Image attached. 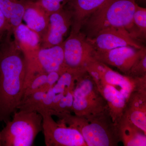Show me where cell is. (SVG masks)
Returning <instances> with one entry per match:
<instances>
[{"label":"cell","instance_id":"obj_1","mask_svg":"<svg viewBox=\"0 0 146 146\" xmlns=\"http://www.w3.org/2000/svg\"><path fill=\"white\" fill-rule=\"evenodd\" d=\"M27 72L25 56L12 32L0 41V121L6 123L23 98Z\"/></svg>","mask_w":146,"mask_h":146},{"label":"cell","instance_id":"obj_2","mask_svg":"<svg viewBox=\"0 0 146 146\" xmlns=\"http://www.w3.org/2000/svg\"><path fill=\"white\" fill-rule=\"evenodd\" d=\"M56 116L78 130L87 146H117L121 142L117 125L112 121L108 110L88 116L63 113Z\"/></svg>","mask_w":146,"mask_h":146},{"label":"cell","instance_id":"obj_3","mask_svg":"<svg viewBox=\"0 0 146 146\" xmlns=\"http://www.w3.org/2000/svg\"><path fill=\"white\" fill-rule=\"evenodd\" d=\"M137 4L136 0H108L86 19L82 28L83 33L91 38L104 29L123 28L133 38V16Z\"/></svg>","mask_w":146,"mask_h":146},{"label":"cell","instance_id":"obj_4","mask_svg":"<svg viewBox=\"0 0 146 146\" xmlns=\"http://www.w3.org/2000/svg\"><path fill=\"white\" fill-rule=\"evenodd\" d=\"M0 131L1 146H31L42 131V117L36 111H16Z\"/></svg>","mask_w":146,"mask_h":146},{"label":"cell","instance_id":"obj_5","mask_svg":"<svg viewBox=\"0 0 146 146\" xmlns=\"http://www.w3.org/2000/svg\"><path fill=\"white\" fill-rule=\"evenodd\" d=\"M73 98L72 112L77 116L96 115L108 110L105 100L87 71L77 80Z\"/></svg>","mask_w":146,"mask_h":146},{"label":"cell","instance_id":"obj_6","mask_svg":"<svg viewBox=\"0 0 146 146\" xmlns=\"http://www.w3.org/2000/svg\"><path fill=\"white\" fill-rule=\"evenodd\" d=\"M85 68L93 79L99 80L115 86L128 99L133 92L146 89V77L133 78L121 74L96 59L88 63Z\"/></svg>","mask_w":146,"mask_h":146},{"label":"cell","instance_id":"obj_7","mask_svg":"<svg viewBox=\"0 0 146 146\" xmlns=\"http://www.w3.org/2000/svg\"><path fill=\"white\" fill-rule=\"evenodd\" d=\"M42 117V131L47 146H87L81 133L60 120L56 122L49 111L37 112Z\"/></svg>","mask_w":146,"mask_h":146},{"label":"cell","instance_id":"obj_8","mask_svg":"<svg viewBox=\"0 0 146 146\" xmlns=\"http://www.w3.org/2000/svg\"><path fill=\"white\" fill-rule=\"evenodd\" d=\"M63 50L66 70L86 69V65L96 59L95 49L81 31L77 33H70L63 42Z\"/></svg>","mask_w":146,"mask_h":146},{"label":"cell","instance_id":"obj_9","mask_svg":"<svg viewBox=\"0 0 146 146\" xmlns=\"http://www.w3.org/2000/svg\"><path fill=\"white\" fill-rule=\"evenodd\" d=\"M66 69L64 65L63 42L60 44L47 48H41L34 67L27 76L26 85L38 74L59 72L62 74Z\"/></svg>","mask_w":146,"mask_h":146},{"label":"cell","instance_id":"obj_10","mask_svg":"<svg viewBox=\"0 0 146 146\" xmlns=\"http://www.w3.org/2000/svg\"><path fill=\"white\" fill-rule=\"evenodd\" d=\"M87 40L95 50H108L129 46L137 49L143 46L131 37L128 32L123 28L110 27L99 32L93 38Z\"/></svg>","mask_w":146,"mask_h":146},{"label":"cell","instance_id":"obj_11","mask_svg":"<svg viewBox=\"0 0 146 146\" xmlns=\"http://www.w3.org/2000/svg\"><path fill=\"white\" fill-rule=\"evenodd\" d=\"M145 49V47L143 46L137 49L126 46L108 50H95L94 58L106 65L117 68L125 75Z\"/></svg>","mask_w":146,"mask_h":146},{"label":"cell","instance_id":"obj_12","mask_svg":"<svg viewBox=\"0 0 146 146\" xmlns=\"http://www.w3.org/2000/svg\"><path fill=\"white\" fill-rule=\"evenodd\" d=\"M72 25V11L67 6L51 14L46 31L41 39V48H49L63 43L70 31Z\"/></svg>","mask_w":146,"mask_h":146},{"label":"cell","instance_id":"obj_13","mask_svg":"<svg viewBox=\"0 0 146 146\" xmlns=\"http://www.w3.org/2000/svg\"><path fill=\"white\" fill-rule=\"evenodd\" d=\"M12 33L16 44L25 56L27 72H29L34 66L41 49V37L23 23L15 28Z\"/></svg>","mask_w":146,"mask_h":146},{"label":"cell","instance_id":"obj_14","mask_svg":"<svg viewBox=\"0 0 146 146\" xmlns=\"http://www.w3.org/2000/svg\"><path fill=\"white\" fill-rule=\"evenodd\" d=\"M94 80L98 90L107 103L112 121L117 125L123 115L128 99L115 86L99 80Z\"/></svg>","mask_w":146,"mask_h":146},{"label":"cell","instance_id":"obj_15","mask_svg":"<svg viewBox=\"0 0 146 146\" xmlns=\"http://www.w3.org/2000/svg\"><path fill=\"white\" fill-rule=\"evenodd\" d=\"M108 0H71L67 6L72 13L71 33L81 31L84 23L92 13Z\"/></svg>","mask_w":146,"mask_h":146},{"label":"cell","instance_id":"obj_16","mask_svg":"<svg viewBox=\"0 0 146 146\" xmlns=\"http://www.w3.org/2000/svg\"><path fill=\"white\" fill-rule=\"evenodd\" d=\"M123 116L146 134V90L135 91L127 102Z\"/></svg>","mask_w":146,"mask_h":146},{"label":"cell","instance_id":"obj_17","mask_svg":"<svg viewBox=\"0 0 146 146\" xmlns=\"http://www.w3.org/2000/svg\"><path fill=\"white\" fill-rule=\"evenodd\" d=\"M49 18V15L35 1L27 2L23 21L29 28L39 35L41 39L48 28Z\"/></svg>","mask_w":146,"mask_h":146},{"label":"cell","instance_id":"obj_18","mask_svg":"<svg viewBox=\"0 0 146 146\" xmlns=\"http://www.w3.org/2000/svg\"><path fill=\"white\" fill-rule=\"evenodd\" d=\"M117 127L121 141L124 146H146L145 133L123 115Z\"/></svg>","mask_w":146,"mask_h":146},{"label":"cell","instance_id":"obj_19","mask_svg":"<svg viewBox=\"0 0 146 146\" xmlns=\"http://www.w3.org/2000/svg\"><path fill=\"white\" fill-rule=\"evenodd\" d=\"M30 0H0V8L8 23L10 30L22 23L25 7Z\"/></svg>","mask_w":146,"mask_h":146},{"label":"cell","instance_id":"obj_20","mask_svg":"<svg viewBox=\"0 0 146 146\" xmlns=\"http://www.w3.org/2000/svg\"><path fill=\"white\" fill-rule=\"evenodd\" d=\"M133 39L139 42L146 37V9L137 4L133 14Z\"/></svg>","mask_w":146,"mask_h":146},{"label":"cell","instance_id":"obj_21","mask_svg":"<svg viewBox=\"0 0 146 146\" xmlns=\"http://www.w3.org/2000/svg\"><path fill=\"white\" fill-rule=\"evenodd\" d=\"M46 92L37 91L22 98L17 110L23 111H36Z\"/></svg>","mask_w":146,"mask_h":146},{"label":"cell","instance_id":"obj_22","mask_svg":"<svg viewBox=\"0 0 146 146\" xmlns=\"http://www.w3.org/2000/svg\"><path fill=\"white\" fill-rule=\"evenodd\" d=\"M125 75L133 78L146 77V49L143 52Z\"/></svg>","mask_w":146,"mask_h":146},{"label":"cell","instance_id":"obj_23","mask_svg":"<svg viewBox=\"0 0 146 146\" xmlns=\"http://www.w3.org/2000/svg\"><path fill=\"white\" fill-rule=\"evenodd\" d=\"M71 0H35L49 15L66 7Z\"/></svg>","mask_w":146,"mask_h":146},{"label":"cell","instance_id":"obj_24","mask_svg":"<svg viewBox=\"0 0 146 146\" xmlns=\"http://www.w3.org/2000/svg\"><path fill=\"white\" fill-rule=\"evenodd\" d=\"M47 75L46 73L38 74L32 79L24 91L23 97L37 91L46 82Z\"/></svg>","mask_w":146,"mask_h":146},{"label":"cell","instance_id":"obj_25","mask_svg":"<svg viewBox=\"0 0 146 146\" xmlns=\"http://www.w3.org/2000/svg\"><path fill=\"white\" fill-rule=\"evenodd\" d=\"M11 31L10 28L1 9L0 8V41L6 33Z\"/></svg>","mask_w":146,"mask_h":146},{"label":"cell","instance_id":"obj_26","mask_svg":"<svg viewBox=\"0 0 146 146\" xmlns=\"http://www.w3.org/2000/svg\"><path fill=\"white\" fill-rule=\"evenodd\" d=\"M136 2H138L140 3L145 5L146 4V0H136Z\"/></svg>","mask_w":146,"mask_h":146},{"label":"cell","instance_id":"obj_27","mask_svg":"<svg viewBox=\"0 0 146 146\" xmlns=\"http://www.w3.org/2000/svg\"><path fill=\"white\" fill-rule=\"evenodd\" d=\"M30 1H35V0H30Z\"/></svg>","mask_w":146,"mask_h":146},{"label":"cell","instance_id":"obj_28","mask_svg":"<svg viewBox=\"0 0 146 146\" xmlns=\"http://www.w3.org/2000/svg\"><path fill=\"white\" fill-rule=\"evenodd\" d=\"M0 146H1V145H0Z\"/></svg>","mask_w":146,"mask_h":146}]
</instances>
